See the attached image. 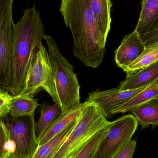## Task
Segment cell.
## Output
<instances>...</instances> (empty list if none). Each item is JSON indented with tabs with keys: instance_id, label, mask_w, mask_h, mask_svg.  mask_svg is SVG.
I'll use <instances>...</instances> for the list:
<instances>
[{
	"instance_id": "9",
	"label": "cell",
	"mask_w": 158,
	"mask_h": 158,
	"mask_svg": "<svg viewBox=\"0 0 158 158\" xmlns=\"http://www.w3.org/2000/svg\"><path fill=\"white\" fill-rule=\"evenodd\" d=\"M150 84L133 90H121L118 86L105 91L93 92L89 94L87 99L97 105L107 117H110L112 109L124 104Z\"/></svg>"
},
{
	"instance_id": "22",
	"label": "cell",
	"mask_w": 158,
	"mask_h": 158,
	"mask_svg": "<svg viewBox=\"0 0 158 158\" xmlns=\"http://www.w3.org/2000/svg\"><path fill=\"white\" fill-rule=\"evenodd\" d=\"M13 145L8 129L3 119L0 120V158H8L13 153Z\"/></svg>"
},
{
	"instance_id": "11",
	"label": "cell",
	"mask_w": 158,
	"mask_h": 158,
	"mask_svg": "<svg viewBox=\"0 0 158 158\" xmlns=\"http://www.w3.org/2000/svg\"><path fill=\"white\" fill-rule=\"evenodd\" d=\"M93 102L87 99L70 110L63 113L57 119L52 123L47 129L39 142V146L45 143L50 139L62 131L70 123L77 119L85 108Z\"/></svg>"
},
{
	"instance_id": "2",
	"label": "cell",
	"mask_w": 158,
	"mask_h": 158,
	"mask_svg": "<svg viewBox=\"0 0 158 158\" xmlns=\"http://www.w3.org/2000/svg\"><path fill=\"white\" fill-rule=\"evenodd\" d=\"M46 35L39 11L35 6L26 9L13 26L8 92L14 96L22 92L31 56Z\"/></svg>"
},
{
	"instance_id": "24",
	"label": "cell",
	"mask_w": 158,
	"mask_h": 158,
	"mask_svg": "<svg viewBox=\"0 0 158 158\" xmlns=\"http://www.w3.org/2000/svg\"><path fill=\"white\" fill-rule=\"evenodd\" d=\"M135 140H130L126 143L113 158H132L136 148Z\"/></svg>"
},
{
	"instance_id": "12",
	"label": "cell",
	"mask_w": 158,
	"mask_h": 158,
	"mask_svg": "<svg viewBox=\"0 0 158 158\" xmlns=\"http://www.w3.org/2000/svg\"><path fill=\"white\" fill-rule=\"evenodd\" d=\"M158 79V61L132 75L126 76L118 87L121 90H133L152 83Z\"/></svg>"
},
{
	"instance_id": "10",
	"label": "cell",
	"mask_w": 158,
	"mask_h": 158,
	"mask_svg": "<svg viewBox=\"0 0 158 158\" xmlns=\"http://www.w3.org/2000/svg\"><path fill=\"white\" fill-rule=\"evenodd\" d=\"M146 46L137 31L135 30L126 35L115 52V61L123 70L127 68L143 53Z\"/></svg>"
},
{
	"instance_id": "1",
	"label": "cell",
	"mask_w": 158,
	"mask_h": 158,
	"mask_svg": "<svg viewBox=\"0 0 158 158\" xmlns=\"http://www.w3.org/2000/svg\"><path fill=\"white\" fill-rule=\"evenodd\" d=\"M60 11L74 40V54L86 66L103 62L107 38L98 27L89 0H61Z\"/></svg>"
},
{
	"instance_id": "14",
	"label": "cell",
	"mask_w": 158,
	"mask_h": 158,
	"mask_svg": "<svg viewBox=\"0 0 158 158\" xmlns=\"http://www.w3.org/2000/svg\"><path fill=\"white\" fill-rule=\"evenodd\" d=\"M96 24L101 32L107 37L110 29L111 18L110 0H89Z\"/></svg>"
},
{
	"instance_id": "18",
	"label": "cell",
	"mask_w": 158,
	"mask_h": 158,
	"mask_svg": "<svg viewBox=\"0 0 158 158\" xmlns=\"http://www.w3.org/2000/svg\"><path fill=\"white\" fill-rule=\"evenodd\" d=\"M40 117L36 123V135L39 142L49 126L63 114L61 106L57 103L50 105L44 102L40 105Z\"/></svg>"
},
{
	"instance_id": "8",
	"label": "cell",
	"mask_w": 158,
	"mask_h": 158,
	"mask_svg": "<svg viewBox=\"0 0 158 158\" xmlns=\"http://www.w3.org/2000/svg\"><path fill=\"white\" fill-rule=\"evenodd\" d=\"M15 0H0V89L8 91Z\"/></svg>"
},
{
	"instance_id": "13",
	"label": "cell",
	"mask_w": 158,
	"mask_h": 158,
	"mask_svg": "<svg viewBox=\"0 0 158 158\" xmlns=\"http://www.w3.org/2000/svg\"><path fill=\"white\" fill-rule=\"evenodd\" d=\"M158 26V0H142V9L135 30L140 36Z\"/></svg>"
},
{
	"instance_id": "15",
	"label": "cell",
	"mask_w": 158,
	"mask_h": 158,
	"mask_svg": "<svg viewBox=\"0 0 158 158\" xmlns=\"http://www.w3.org/2000/svg\"><path fill=\"white\" fill-rule=\"evenodd\" d=\"M155 98H158V79L124 104L112 109L110 117L118 113L131 111L141 104Z\"/></svg>"
},
{
	"instance_id": "6",
	"label": "cell",
	"mask_w": 158,
	"mask_h": 158,
	"mask_svg": "<svg viewBox=\"0 0 158 158\" xmlns=\"http://www.w3.org/2000/svg\"><path fill=\"white\" fill-rule=\"evenodd\" d=\"M3 119L13 145L11 157L32 158L39 147L34 114L15 118L9 114Z\"/></svg>"
},
{
	"instance_id": "21",
	"label": "cell",
	"mask_w": 158,
	"mask_h": 158,
	"mask_svg": "<svg viewBox=\"0 0 158 158\" xmlns=\"http://www.w3.org/2000/svg\"><path fill=\"white\" fill-rule=\"evenodd\" d=\"M109 127L101 130L93 135L86 145L75 158H93L100 142L107 134Z\"/></svg>"
},
{
	"instance_id": "25",
	"label": "cell",
	"mask_w": 158,
	"mask_h": 158,
	"mask_svg": "<svg viewBox=\"0 0 158 158\" xmlns=\"http://www.w3.org/2000/svg\"><path fill=\"white\" fill-rule=\"evenodd\" d=\"M145 46L158 42V26L151 31L140 36Z\"/></svg>"
},
{
	"instance_id": "16",
	"label": "cell",
	"mask_w": 158,
	"mask_h": 158,
	"mask_svg": "<svg viewBox=\"0 0 158 158\" xmlns=\"http://www.w3.org/2000/svg\"><path fill=\"white\" fill-rule=\"evenodd\" d=\"M131 112L143 129L150 125L155 129L158 125V98L145 102Z\"/></svg>"
},
{
	"instance_id": "23",
	"label": "cell",
	"mask_w": 158,
	"mask_h": 158,
	"mask_svg": "<svg viewBox=\"0 0 158 158\" xmlns=\"http://www.w3.org/2000/svg\"><path fill=\"white\" fill-rule=\"evenodd\" d=\"M13 96L8 91L0 92V120L9 114Z\"/></svg>"
},
{
	"instance_id": "7",
	"label": "cell",
	"mask_w": 158,
	"mask_h": 158,
	"mask_svg": "<svg viewBox=\"0 0 158 158\" xmlns=\"http://www.w3.org/2000/svg\"><path fill=\"white\" fill-rule=\"evenodd\" d=\"M133 114L124 115L111 122L107 134L100 142L93 158H113L130 140L138 127Z\"/></svg>"
},
{
	"instance_id": "26",
	"label": "cell",
	"mask_w": 158,
	"mask_h": 158,
	"mask_svg": "<svg viewBox=\"0 0 158 158\" xmlns=\"http://www.w3.org/2000/svg\"><path fill=\"white\" fill-rule=\"evenodd\" d=\"M8 158H12V157H11V156H10Z\"/></svg>"
},
{
	"instance_id": "5",
	"label": "cell",
	"mask_w": 158,
	"mask_h": 158,
	"mask_svg": "<svg viewBox=\"0 0 158 158\" xmlns=\"http://www.w3.org/2000/svg\"><path fill=\"white\" fill-rule=\"evenodd\" d=\"M41 90L46 91L55 103L58 104L49 53L42 42L32 54L24 86L19 95L33 98Z\"/></svg>"
},
{
	"instance_id": "17",
	"label": "cell",
	"mask_w": 158,
	"mask_h": 158,
	"mask_svg": "<svg viewBox=\"0 0 158 158\" xmlns=\"http://www.w3.org/2000/svg\"><path fill=\"white\" fill-rule=\"evenodd\" d=\"M78 118L45 143L38 147L32 158H52L72 131Z\"/></svg>"
},
{
	"instance_id": "20",
	"label": "cell",
	"mask_w": 158,
	"mask_h": 158,
	"mask_svg": "<svg viewBox=\"0 0 158 158\" xmlns=\"http://www.w3.org/2000/svg\"><path fill=\"white\" fill-rule=\"evenodd\" d=\"M38 99L21 96H13L9 114L15 118L31 116L39 106Z\"/></svg>"
},
{
	"instance_id": "4",
	"label": "cell",
	"mask_w": 158,
	"mask_h": 158,
	"mask_svg": "<svg viewBox=\"0 0 158 158\" xmlns=\"http://www.w3.org/2000/svg\"><path fill=\"white\" fill-rule=\"evenodd\" d=\"M104 112L94 103L79 116L70 134L52 158H75L97 133L110 125Z\"/></svg>"
},
{
	"instance_id": "3",
	"label": "cell",
	"mask_w": 158,
	"mask_h": 158,
	"mask_svg": "<svg viewBox=\"0 0 158 158\" xmlns=\"http://www.w3.org/2000/svg\"><path fill=\"white\" fill-rule=\"evenodd\" d=\"M44 40L48 48L58 104L64 113L81 104L80 85L74 67L62 55L54 39L46 34Z\"/></svg>"
},
{
	"instance_id": "19",
	"label": "cell",
	"mask_w": 158,
	"mask_h": 158,
	"mask_svg": "<svg viewBox=\"0 0 158 158\" xmlns=\"http://www.w3.org/2000/svg\"><path fill=\"white\" fill-rule=\"evenodd\" d=\"M157 61L158 42H156L146 46L142 55L123 71L127 76L132 75Z\"/></svg>"
}]
</instances>
